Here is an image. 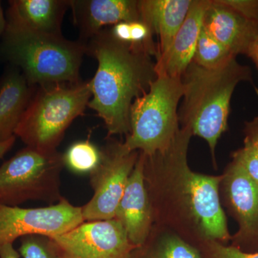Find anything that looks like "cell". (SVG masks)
Returning <instances> with one entry per match:
<instances>
[{
    "mask_svg": "<svg viewBox=\"0 0 258 258\" xmlns=\"http://www.w3.org/2000/svg\"><path fill=\"white\" fill-rule=\"evenodd\" d=\"M88 50L98 62L90 81L92 97L88 106L103 120L108 135L128 136L132 104L158 77L152 59L157 52L144 45L120 42L104 31L93 37Z\"/></svg>",
    "mask_w": 258,
    "mask_h": 258,
    "instance_id": "1",
    "label": "cell"
},
{
    "mask_svg": "<svg viewBox=\"0 0 258 258\" xmlns=\"http://www.w3.org/2000/svg\"><path fill=\"white\" fill-rule=\"evenodd\" d=\"M249 78L248 68L235 58L217 69H206L192 62L181 77L184 101L179 118L192 135L208 142L213 154L227 129L234 90Z\"/></svg>",
    "mask_w": 258,
    "mask_h": 258,
    "instance_id": "2",
    "label": "cell"
},
{
    "mask_svg": "<svg viewBox=\"0 0 258 258\" xmlns=\"http://www.w3.org/2000/svg\"><path fill=\"white\" fill-rule=\"evenodd\" d=\"M1 50L30 86L81 82L80 68L87 47L62 35L39 33L6 19Z\"/></svg>",
    "mask_w": 258,
    "mask_h": 258,
    "instance_id": "3",
    "label": "cell"
},
{
    "mask_svg": "<svg viewBox=\"0 0 258 258\" xmlns=\"http://www.w3.org/2000/svg\"><path fill=\"white\" fill-rule=\"evenodd\" d=\"M40 86L32 96L15 136L26 147L55 152L66 131L88 106L92 97L91 82Z\"/></svg>",
    "mask_w": 258,
    "mask_h": 258,
    "instance_id": "4",
    "label": "cell"
},
{
    "mask_svg": "<svg viewBox=\"0 0 258 258\" xmlns=\"http://www.w3.org/2000/svg\"><path fill=\"white\" fill-rule=\"evenodd\" d=\"M182 96L181 78L158 75L149 91L132 104L125 149L149 157L165 153L180 131L178 104Z\"/></svg>",
    "mask_w": 258,
    "mask_h": 258,
    "instance_id": "5",
    "label": "cell"
},
{
    "mask_svg": "<svg viewBox=\"0 0 258 258\" xmlns=\"http://www.w3.org/2000/svg\"><path fill=\"white\" fill-rule=\"evenodd\" d=\"M63 154L26 147L0 166V204L19 206L28 201L55 205L61 195Z\"/></svg>",
    "mask_w": 258,
    "mask_h": 258,
    "instance_id": "6",
    "label": "cell"
},
{
    "mask_svg": "<svg viewBox=\"0 0 258 258\" xmlns=\"http://www.w3.org/2000/svg\"><path fill=\"white\" fill-rule=\"evenodd\" d=\"M191 132L184 127L167 150L179 175V186L199 229L211 241L230 239L225 213L219 197V185L223 176L194 172L186 164V154Z\"/></svg>",
    "mask_w": 258,
    "mask_h": 258,
    "instance_id": "7",
    "label": "cell"
},
{
    "mask_svg": "<svg viewBox=\"0 0 258 258\" xmlns=\"http://www.w3.org/2000/svg\"><path fill=\"white\" fill-rule=\"evenodd\" d=\"M101 152V161L90 173L93 196L82 207L84 222L114 218L139 154L129 152L123 143L108 144Z\"/></svg>",
    "mask_w": 258,
    "mask_h": 258,
    "instance_id": "8",
    "label": "cell"
},
{
    "mask_svg": "<svg viewBox=\"0 0 258 258\" xmlns=\"http://www.w3.org/2000/svg\"><path fill=\"white\" fill-rule=\"evenodd\" d=\"M83 222L82 207L74 206L64 198L45 208H23L0 204V246L13 244L29 235H61Z\"/></svg>",
    "mask_w": 258,
    "mask_h": 258,
    "instance_id": "9",
    "label": "cell"
},
{
    "mask_svg": "<svg viewBox=\"0 0 258 258\" xmlns=\"http://www.w3.org/2000/svg\"><path fill=\"white\" fill-rule=\"evenodd\" d=\"M50 237L58 246L61 258H132L138 248L114 218L83 222L72 230Z\"/></svg>",
    "mask_w": 258,
    "mask_h": 258,
    "instance_id": "10",
    "label": "cell"
},
{
    "mask_svg": "<svg viewBox=\"0 0 258 258\" xmlns=\"http://www.w3.org/2000/svg\"><path fill=\"white\" fill-rule=\"evenodd\" d=\"M114 219L123 226L129 240L136 247H143L152 225V209L145 185V155L141 152Z\"/></svg>",
    "mask_w": 258,
    "mask_h": 258,
    "instance_id": "11",
    "label": "cell"
},
{
    "mask_svg": "<svg viewBox=\"0 0 258 258\" xmlns=\"http://www.w3.org/2000/svg\"><path fill=\"white\" fill-rule=\"evenodd\" d=\"M203 26L235 56L247 55L258 37L257 24L222 4L220 0H210Z\"/></svg>",
    "mask_w": 258,
    "mask_h": 258,
    "instance_id": "12",
    "label": "cell"
},
{
    "mask_svg": "<svg viewBox=\"0 0 258 258\" xmlns=\"http://www.w3.org/2000/svg\"><path fill=\"white\" fill-rule=\"evenodd\" d=\"M209 5L210 0H192L184 23L174 37L169 50L156 57L157 75L181 79L192 62L203 27L204 15Z\"/></svg>",
    "mask_w": 258,
    "mask_h": 258,
    "instance_id": "13",
    "label": "cell"
},
{
    "mask_svg": "<svg viewBox=\"0 0 258 258\" xmlns=\"http://www.w3.org/2000/svg\"><path fill=\"white\" fill-rule=\"evenodd\" d=\"M222 181L231 210L240 224V240L258 243V185L235 160Z\"/></svg>",
    "mask_w": 258,
    "mask_h": 258,
    "instance_id": "14",
    "label": "cell"
},
{
    "mask_svg": "<svg viewBox=\"0 0 258 258\" xmlns=\"http://www.w3.org/2000/svg\"><path fill=\"white\" fill-rule=\"evenodd\" d=\"M70 7L86 36L94 37L107 25L141 21L139 1L134 0L70 1Z\"/></svg>",
    "mask_w": 258,
    "mask_h": 258,
    "instance_id": "15",
    "label": "cell"
},
{
    "mask_svg": "<svg viewBox=\"0 0 258 258\" xmlns=\"http://www.w3.org/2000/svg\"><path fill=\"white\" fill-rule=\"evenodd\" d=\"M192 0H142L139 1L141 21L159 38L158 55L169 50L184 23Z\"/></svg>",
    "mask_w": 258,
    "mask_h": 258,
    "instance_id": "16",
    "label": "cell"
},
{
    "mask_svg": "<svg viewBox=\"0 0 258 258\" xmlns=\"http://www.w3.org/2000/svg\"><path fill=\"white\" fill-rule=\"evenodd\" d=\"M7 19L39 33L62 35L61 25L70 1L13 0Z\"/></svg>",
    "mask_w": 258,
    "mask_h": 258,
    "instance_id": "17",
    "label": "cell"
},
{
    "mask_svg": "<svg viewBox=\"0 0 258 258\" xmlns=\"http://www.w3.org/2000/svg\"><path fill=\"white\" fill-rule=\"evenodd\" d=\"M32 96V86L18 68L5 73L0 81V143L14 137Z\"/></svg>",
    "mask_w": 258,
    "mask_h": 258,
    "instance_id": "18",
    "label": "cell"
},
{
    "mask_svg": "<svg viewBox=\"0 0 258 258\" xmlns=\"http://www.w3.org/2000/svg\"><path fill=\"white\" fill-rule=\"evenodd\" d=\"M235 57L202 27L192 62L206 69H217L229 63Z\"/></svg>",
    "mask_w": 258,
    "mask_h": 258,
    "instance_id": "19",
    "label": "cell"
},
{
    "mask_svg": "<svg viewBox=\"0 0 258 258\" xmlns=\"http://www.w3.org/2000/svg\"><path fill=\"white\" fill-rule=\"evenodd\" d=\"M101 152L89 140L76 142L63 154L64 166L76 174L91 173L101 161Z\"/></svg>",
    "mask_w": 258,
    "mask_h": 258,
    "instance_id": "20",
    "label": "cell"
},
{
    "mask_svg": "<svg viewBox=\"0 0 258 258\" xmlns=\"http://www.w3.org/2000/svg\"><path fill=\"white\" fill-rule=\"evenodd\" d=\"M20 242L18 252L23 258H61L58 246L48 236L26 235Z\"/></svg>",
    "mask_w": 258,
    "mask_h": 258,
    "instance_id": "21",
    "label": "cell"
},
{
    "mask_svg": "<svg viewBox=\"0 0 258 258\" xmlns=\"http://www.w3.org/2000/svg\"><path fill=\"white\" fill-rule=\"evenodd\" d=\"M143 258H203L198 249L176 236H167Z\"/></svg>",
    "mask_w": 258,
    "mask_h": 258,
    "instance_id": "22",
    "label": "cell"
},
{
    "mask_svg": "<svg viewBox=\"0 0 258 258\" xmlns=\"http://www.w3.org/2000/svg\"><path fill=\"white\" fill-rule=\"evenodd\" d=\"M233 160L242 166L244 172L258 185V150L253 144L245 139L244 147L234 154Z\"/></svg>",
    "mask_w": 258,
    "mask_h": 258,
    "instance_id": "23",
    "label": "cell"
},
{
    "mask_svg": "<svg viewBox=\"0 0 258 258\" xmlns=\"http://www.w3.org/2000/svg\"><path fill=\"white\" fill-rule=\"evenodd\" d=\"M208 258H258V252H245L235 246H225L217 241L208 245Z\"/></svg>",
    "mask_w": 258,
    "mask_h": 258,
    "instance_id": "24",
    "label": "cell"
},
{
    "mask_svg": "<svg viewBox=\"0 0 258 258\" xmlns=\"http://www.w3.org/2000/svg\"><path fill=\"white\" fill-rule=\"evenodd\" d=\"M242 16L258 25V0H220Z\"/></svg>",
    "mask_w": 258,
    "mask_h": 258,
    "instance_id": "25",
    "label": "cell"
},
{
    "mask_svg": "<svg viewBox=\"0 0 258 258\" xmlns=\"http://www.w3.org/2000/svg\"><path fill=\"white\" fill-rule=\"evenodd\" d=\"M112 36L120 42L131 43L130 23H119L111 29Z\"/></svg>",
    "mask_w": 258,
    "mask_h": 258,
    "instance_id": "26",
    "label": "cell"
},
{
    "mask_svg": "<svg viewBox=\"0 0 258 258\" xmlns=\"http://www.w3.org/2000/svg\"><path fill=\"white\" fill-rule=\"evenodd\" d=\"M247 137L246 139L253 144L258 150V118L252 120L247 125Z\"/></svg>",
    "mask_w": 258,
    "mask_h": 258,
    "instance_id": "27",
    "label": "cell"
},
{
    "mask_svg": "<svg viewBox=\"0 0 258 258\" xmlns=\"http://www.w3.org/2000/svg\"><path fill=\"white\" fill-rule=\"evenodd\" d=\"M18 250L15 249L13 244H5L0 246V258H20Z\"/></svg>",
    "mask_w": 258,
    "mask_h": 258,
    "instance_id": "28",
    "label": "cell"
},
{
    "mask_svg": "<svg viewBox=\"0 0 258 258\" xmlns=\"http://www.w3.org/2000/svg\"><path fill=\"white\" fill-rule=\"evenodd\" d=\"M16 138L17 137L14 136V137L8 139V140L0 143V159H3L5 157V154L9 152L10 149L13 147L15 142H16Z\"/></svg>",
    "mask_w": 258,
    "mask_h": 258,
    "instance_id": "29",
    "label": "cell"
},
{
    "mask_svg": "<svg viewBox=\"0 0 258 258\" xmlns=\"http://www.w3.org/2000/svg\"><path fill=\"white\" fill-rule=\"evenodd\" d=\"M247 55H249V57L253 60L254 63L256 64V66H257L258 68V37L257 39L254 40L252 45H251Z\"/></svg>",
    "mask_w": 258,
    "mask_h": 258,
    "instance_id": "30",
    "label": "cell"
},
{
    "mask_svg": "<svg viewBox=\"0 0 258 258\" xmlns=\"http://www.w3.org/2000/svg\"><path fill=\"white\" fill-rule=\"evenodd\" d=\"M6 19L5 18L3 8H2L1 2H0V37H3L5 27H6Z\"/></svg>",
    "mask_w": 258,
    "mask_h": 258,
    "instance_id": "31",
    "label": "cell"
}]
</instances>
